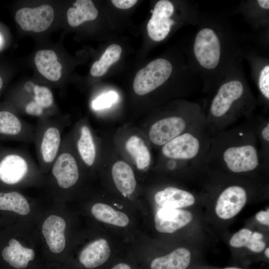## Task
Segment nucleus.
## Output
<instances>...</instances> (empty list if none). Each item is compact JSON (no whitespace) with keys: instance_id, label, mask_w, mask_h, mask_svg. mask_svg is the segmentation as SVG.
Listing matches in <instances>:
<instances>
[{"instance_id":"c9c22d12","label":"nucleus","mask_w":269,"mask_h":269,"mask_svg":"<svg viewBox=\"0 0 269 269\" xmlns=\"http://www.w3.org/2000/svg\"><path fill=\"white\" fill-rule=\"evenodd\" d=\"M5 44V39L4 36L0 31V50L2 49Z\"/></svg>"},{"instance_id":"58836bf2","label":"nucleus","mask_w":269,"mask_h":269,"mask_svg":"<svg viewBox=\"0 0 269 269\" xmlns=\"http://www.w3.org/2000/svg\"><path fill=\"white\" fill-rule=\"evenodd\" d=\"M224 269H242L236 268V267H228V268H225Z\"/></svg>"},{"instance_id":"4468645a","label":"nucleus","mask_w":269,"mask_h":269,"mask_svg":"<svg viewBox=\"0 0 269 269\" xmlns=\"http://www.w3.org/2000/svg\"><path fill=\"white\" fill-rule=\"evenodd\" d=\"M200 144L197 138L189 133L180 134L163 145L162 152L168 158L189 159L198 153Z\"/></svg>"},{"instance_id":"a211bd4d","label":"nucleus","mask_w":269,"mask_h":269,"mask_svg":"<svg viewBox=\"0 0 269 269\" xmlns=\"http://www.w3.org/2000/svg\"><path fill=\"white\" fill-rule=\"evenodd\" d=\"M1 256L3 260L14 269H26L35 259L33 249L23 247L16 239L9 240Z\"/></svg>"},{"instance_id":"f3484780","label":"nucleus","mask_w":269,"mask_h":269,"mask_svg":"<svg viewBox=\"0 0 269 269\" xmlns=\"http://www.w3.org/2000/svg\"><path fill=\"white\" fill-rule=\"evenodd\" d=\"M66 222L61 217L52 215L44 222L42 232L50 250L54 254L62 252L65 247Z\"/></svg>"},{"instance_id":"393cba45","label":"nucleus","mask_w":269,"mask_h":269,"mask_svg":"<svg viewBox=\"0 0 269 269\" xmlns=\"http://www.w3.org/2000/svg\"><path fill=\"white\" fill-rule=\"evenodd\" d=\"M91 213L98 220L119 227H125L129 223V218L125 213L114 209L111 206L102 203L94 204Z\"/></svg>"},{"instance_id":"ddd939ff","label":"nucleus","mask_w":269,"mask_h":269,"mask_svg":"<svg viewBox=\"0 0 269 269\" xmlns=\"http://www.w3.org/2000/svg\"><path fill=\"white\" fill-rule=\"evenodd\" d=\"M185 127V122L180 117L162 119L151 126L149 131V137L156 145H164L180 135Z\"/></svg>"},{"instance_id":"b1692460","label":"nucleus","mask_w":269,"mask_h":269,"mask_svg":"<svg viewBox=\"0 0 269 269\" xmlns=\"http://www.w3.org/2000/svg\"><path fill=\"white\" fill-rule=\"evenodd\" d=\"M231 246L234 248L246 247L251 251L259 253L264 250L266 244L263 240L262 234L243 228L236 233L229 241Z\"/></svg>"},{"instance_id":"bb28decb","label":"nucleus","mask_w":269,"mask_h":269,"mask_svg":"<svg viewBox=\"0 0 269 269\" xmlns=\"http://www.w3.org/2000/svg\"><path fill=\"white\" fill-rule=\"evenodd\" d=\"M0 210L25 215L29 213L30 207L26 199L18 192H0Z\"/></svg>"},{"instance_id":"f8f14e48","label":"nucleus","mask_w":269,"mask_h":269,"mask_svg":"<svg viewBox=\"0 0 269 269\" xmlns=\"http://www.w3.org/2000/svg\"><path fill=\"white\" fill-rule=\"evenodd\" d=\"M192 213L187 210L161 207L154 216L155 227L163 233H173L189 224Z\"/></svg>"},{"instance_id":"412c9836","label":"nucleus","mask_w":269,"mask_h":269,"mask_svg":"<svg viewBox=\"0 0 269 269\" xmlns=\"http://www.w3.org/2000/svg\"><path fill=\"white\" fill-rule=\"evenodd\" d=\"M34 61L38 72L47 80L57 81L60 79L62 67L54 51L39 50L35 54Z\"/></svg>"},{"instance_id":"7c9ffc66","label":"nucleus","mask_w":269,"mask_h":269,"mask_svg":"<svg viewBox=\"0 0 269 269\" xmlns=\"http://www.w3.org/2000/svg\"><path fill=\"white\" fill-rule=\"evenodd\" d=\"M136 0H112L115 6L120 9H128L133 6L137 2Z\"/></svg>"},{"instance_id":"1a4fd4ad","label":"nucleus","mask_w":269,"mask_h":269,"mask_svg":"<svg viewBox=\"0 0 269 269\" xmlns=\"http://www.w3.org/2000/svg\"><path fill=\"white\" fill-rule=\"evenodd\" d=\"M76 133H70L72 144L76 155L88 167L96 161L97 150L95 141L90 127L85 123L78 125Z\"/></svg>"},{"instance_id":"2f4dec72","label":"nucleus","mask_w":269,"mask_h":269,"mask_svg":"<svg viewBox=\"0 0 269 269\" xmlns=\"http://www.w3.org/2000/svg\"><path fill=\"white\" fill-rule=\"evenodd\" d=\"M256 220L260 223L267 226L269 225V211H261L256 215Z\"/></svg>"},{"instance_id":"423d86ee","label":"nucleus","mask_w":269,"mask_h":269,"mask_svg":"<svg viewBox=\"0 0 269 269\" xmlns=\"http://www.w3.org/2000/svg\"><path fill=\"white\" fill-rule=\"evenodd\" d=\"M194 52L200 65L208 69H214L220 57V44L213 30L205 28L197 33L194 44Z\"/></svg>"},{"instance_id":"0eeeda50","label":"nucleus","mask_w":269,"mask_h":269,"mask_svg":"<svg viewBox=\"0 0 269 269\" xmlns=\"http://www.w3.org/2000/svg\"><path fill=\"white\" fill-rule=\"evenodd\" d=\"M54 17L52 7L43 4L34 8L25 7L18 9L15 20L24 30L41 32L49 28Z\"/></svg>"},{"instance_id":"9b49d317","label":"nucleus","mask_w":269,"mask_h":269,"mask_svg":"<svg viewBox=\"0 0 269 269\" xmlns=\"http://www.w3.org/2000/svg\"><path fill=\"white\" fill-rule=\"evenodd\" d=\"M247 200L246 190L238 186L225 189L219 196L215 207L217 216L222 219H229L238 214Z\"/></svg>"},{"instance_id":"5701e85b","label":"nucleus","mask_w":269,"mask_h":269,"mask_svg":"<svg viewBox=\"0 0 269 269\" xmlns=\"http://www.w3.org/2000/svg\"><path fill=\"white\" fill-rule=\"evenodd\" d=\"M73 5L67 12V21L71 26L76 27L84 21L93 20L98 15V9L92 0H77Z\"/></svg>"},{"instance_id":"72a5a7b5","label":"nucleus","mask_w":269,"mask_h":269,"mask_svg":"<svg viewBox=\"0 0 269 269\" xmlns=\"http://www.w3.org/2000/svg\"><path fill=\"white\" fill-rule=\"evenodd\" d=\"M262 134L266 141H269V124L268 123L267 126L265 127L262 132Z\"/></svg>"},{"instance_id":"cd10ccee","label":"nucleus","mask_w":269,"mask_h":269,"mask_svg":"<svg viewBox=\"0 0 269 269\" xmlns=\"http://www.w3.org/2000/svg\"><path fill=\"white\" fill-rule=\"evenodd\" d=\"M122 51L121 47L118 44L109 46L100 59L92 65L90 70L91 75L95 77L104 75L111 65L119 60Z\"/></svg>"},{"instance_id":"20e7f679","label":"nucleus","mask_w":269,"mask_h":269,"mask_svg":"<svg viewBox=\"0 0 269 269\" xmlns=\"http://www.w3.org/2000/svg\"><path fill=\"white\" fill-rule=\"evenodd\" d=\"M172 71L170 62L163 58L156 59L139 70L134 79V90L138 95H144L162 85Z\"/></svg>"},{"instance_id":"e433bc0d","label":"nucleus","mask_w":269,"mask_h":269,"mask_svg":"<svg viewBox=\"0 0 269 269\" xmlns=\"http://www.w3.org/2000/svg\"><path fill=\"white\" fill-rule=\"evenodd\" d=\"M3 87V80L2 77L0 75V94Z\"/></svg>"},{"instance_id":"dca6fc26","label":"nucleus","mask_w":269,"mask_h":269,"mask_svg":"<svg viewBox=\"0 0 269 269\" xmlns=\"http://www.w3.org/2000/svg\"><path fill=\"white\" fill-rule=\"evenodd\" d=\"M243 91V85L238 80H232L222 85L212 101L210 108L212 114L216 117L225 115L233 103L241 97Z\"/></svg>"},{"instance_id":"aec40b11","label":"nucleus","mask_w":269,"mask_h":269,"mask_svg":"<svg viewBox=\"0 0 269 269\" xmlns=\"http://www.w3.org/2000/svg\"><path fill=\"white\" fill-rule=\"evenodd\" d=\"M191 254L185 248H178L168 254L153 258L149 269H187L191 263Z\"/></svg>"},{"instance_id":"c85d7f7f","label":"nucleus","mask_w":269,"mask_h":269,"mask_svg":"<svg viewBox=\"0 0 269 269\" xmlns=\"http://www.w3.org/2000/svg\"><path fill=\"white\" fill-rule=\"evenodd\" d=\"M118 95L116 92L113 91H109L93 100L92 107L95 111L110 108L118 101Z\"/></svg>"},{"instance_id":"f03ea898","label":"nucleus","mask_w":269,"mask_h":269,"mask_svg":"<svg viewBox=\"0 0 269 269\" xmlns=\"http://www.w3.org/2000/svg\"><path fill=\"white\" fill-rule=\"evenodd\" d=\"M41 171L26 151L15 148L0 147V182L6 185L22 183Z\"/></svg>"},{"instance_id":"7ed1b4c3","label":"nucleus","mask_w":269,"mask_h":269,"mask_svg":"<svg viewBox=\"0 0 269 269\" xmlns=\"http://www.w3.org/2000/svg\"><path fill=\"white\" fill-rule=\"evenodd\" d=\"M79 161L73 149L70 133L63 137L61 148L48 172L57 187L67 190L73 187L80 177Z\"/></svg>"},{"instance_id":"f257e3e1","label":"nucleus","mask_w":269,"mask_h":269,"mask_svg":"<svg viewBox=\"0 0 269 269\" xmlns=\"http://www.w3.org/2000/svg\"><path fill=\"white\" fill-rule=\"evenodd\" d=\"M69 122L62 117L37 119L35 126L34 143L38 166L48 172L58 155L63 140V132Z\"/></svg>"},{"instance_id":"a878e982","label":"nucleus","mask_w":269,"mask_h":269,"mask_svg":"<svg viewBox=\"0 0 269 269\" xmlns=\"http://www.w3.org/2000/svg\"><path fill=\"white\" fill-rule=\"evenodd\" d=\"M126 147L127 151L134 158L138 169H145L149 165L150 154L140 137L136 135L131 136L126 143Z\"/></svg>"},{"instance_id":"f704fd0d","label":"nucleus","mask_w":269,"mask_h":269,"mask_svg":"<svg viewBox=\"0 0 269 269\" xmlns=\"http://www.w3.org/2000/svg\"><path fill=\"white\" fill-rule=\"evenodd\" d=\"M258 3L261 7L264 9H269V0H259Z\"/></svg>"},{"instance_id":"473e14b6","label":"nucleus","mask_w":269,"mask_h":269,"mask_svg":"<svg viewBox=\"0 0 269 269\" xmlns=\"http://www.w3.org/2000/svg\"><path fill=\"white\" fill-rule=\"evenodd\" d=\"M110 269H133L132 266L126 262H118Z\"/></svg>"},{"instance_id":"9d476101","label":"nucleus","mask_w":269,"mask_h":269,"mask_svg":"<svg viewBox=\"0 0 269 269\" xmlns=\"http://www.w3.org/2000/svg\"><path fill=\"white\" fill-rule=\"evenodd\" d=\"M223 157L228 168L234 172L249 171L259 165L256 149L251 145L231 147L225 150Z\"/></svg>"},{"instance_id":"2eb2a0df","label":"nucleus","mask_w":269,"mask_h":269,"mask_svg":"<svg viewBox=\"0 0 269 269\" xmlns=\"http://www.w3.org/2000/svg\"><path fill=\"white\" fill-rule=\"evenodd\" d=\"M111 257V249L104 239L96 240L79 253L78 262L85 269H96L105 264Z\"/></svg>"},{"instance_id":"c756f323","label":"nucleus","mask_w":269,"mask_h":269,"mask_svg":"<svg viewBox=\"0 0 269 269\" xmlns=\"http://www.w3.org/2000/svg\"><path fill=\"white\" fill-rule=\"evenodd\" d=\"M259 88L263 95L269 99V66L266 65L262 70L259 81Z\"/></svg>"},{"instance_id":"4be33fe9","label":"nucleus","mask_w":269,"mask_h":269,"mask_svg":"<svg viewBox=\"0 0 269 269\" xmlns=\"http://www.w3.org/2000/svg\"><path fill=\"white\" fill-rule=\"evenodd\" d=\"M112 175L115 184L124 195L132 194L135 188L136 181L131 167L124 161H118L112 168Z\"/></svg>"},{"instance_id":"4c0bfd02","label":"nucleus","mask_w":269,"mask_h":269,"mask_svg":"<svg viewBox=\"0 0 269 269\" xmlns=\"http://www.w3.org/2000/svg\"><path fill=\"white\" fill-rule=\"evenodd\" d=\"M265 255L267 258H269V248H267L265 251Z\"/></svg>"},{"instance_id":"6e6552de","label":"nucleus","mask_w":269,"mask_h":269,"mask_svg":"<svg viewBox=\"0 0 269 269\" xmlns=\"http://www.w3.org/2000/svg\"><path fill=\"white\" fill-rule=\"evenodd\" d=\"M174 10V6L169 0H160L156 3L147 24L148 35L153 40L160 41L167 36L174 23V21L170 18Z\"/></svg>"},{"instance_id":"6ab92c4d","label":"nucleus","mask_w":269,"mask_h":269,"mask_svg":"<svg viewBox=\"0 0 269 269\" xmlns=\"http://www.w3.org/2000/svg\"><path fill=\"white\" fill-rule=\"evenodd\" d=\"M154 200L161 207L176 209L188 207L195 203V198L191 193L173 187L157 192Z\"/></svg>"},{"instance_id":"39448f33","label":"nucleus","mask_w":269,"mask_h":269,"mask_svg":"<svg viewBox=\"0 0 269 269\" xmlns=\"http://www.w3.org/2000/svg\"><path fill=\"white\" fill-rule=\"evenodd\" d=\"M0 108V140L33 142L35 126L21 118L14 109Z\"/></svg>"}]
</instances>
